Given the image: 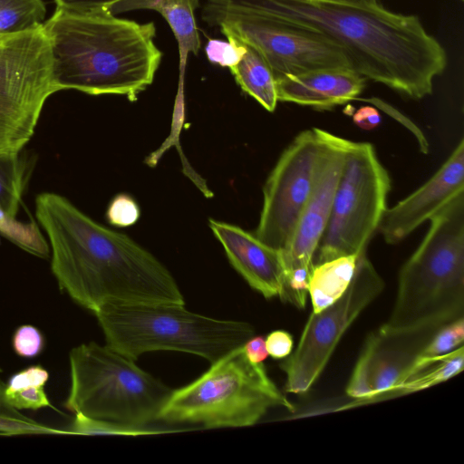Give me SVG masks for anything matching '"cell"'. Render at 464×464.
<instances>
[{
  "mask_svg": "<svg viewBox=\"0 0 464 464\" xmlns=\"http://www.w3.org/2000/svg\"><path fill=\"white\" fill-rule=\"evenodd\" d=\"M391 188L372 144L350 140L313 264L366 251L388 208Z\"/></svg>",
  "mask_w": 464,
  "mask_h": 464,
  "instance_id": "ba28073f",
  "label": "cell"
},
{
  "mask_svg": "<svg viewBox=\"0 0 464 464\" xmlns=\"http://www.w3.org/2000/svg\"><path fill=\"white\" fill-rule=\"evenodd\" d=\"M70 435H152L174 430H157L149 428H137L117 422L95 419L80 412L74 413V419L66 429Z\"/></svg>",
  "mask_w": 464,
  "mask_h": 464,
  "instance_id": "4316f807",
  "label": "cell"
},
{
  "mask_svg": "<svg viewBox=\"0 0 464 464\" xmlns=\"http://www.w3.org/2000/svg\"><path fill=\"white\" fill-rule=\"evenodd\" d=\"M353 122L361 129L371 130L381 123L379 111L372 106H362L353 116Z\"/></svg>",
  "mask_w": 464,
  "mask_h": 464,
  "instance_id": "e575fe53",
  "label": "cell"
},
{
  "mask_svg": "<svg viewBox=\"0 0 464 464\" xmlns=\"http://www.w3.org/2000/svg\"><path fill=\"white\" fill-rule=\"evenodd\" d=\"M365 79L352 67L322 68L276 77L277 99L328 110L357 98Z\"/></svg>",
  "mask_w": 464,
  "mask_h": 464,
  "instance_id": "e0dca14e",
  "label": "cell"
},
{
  "mask_svg": "<svg viewBox=\"0 0 464 464\" xmlns=\"http://www.w3.org/2000/svg\"><path fill=\"white\" fill-rule=\"evenodd\" d=\"M430 223L400 270L394 305L382 331L439 327L464 317V192Z\"/></svg>",
  "mask_w": 464,
  "mask_h": 464,
  "instance_id": "277c9868",
  "label": "cell"
},
{
  "mask_svg": "<svg viewBox=\"0 0 464 464\" xmlns=\"http://www.w3.org/2000/svg\"><path fill=\"white\" fill-rule=\"evenodd\" d=\"M209 227L230 264L253 289L267 299L281 295L285 269L280 251L237 226L210 219Z\"/></svg>",
  "mask_w": 464,
  "mask_h": 464,
  "instance_id": "2e32d148",
  "label": "cell"
},
{
  "mask_svg": "<svg viewBox=\"0 0 464 464\" xmlns=\"http://www.w3.org/2000/svg\"><path fill=\"white\" fill-rule=\"evenodd\" d=\"M254 11L317 31L341 46L365 80L420 100L433 90L447 53L420 18L390 11L377 0H206Z\"/></svg>",
  "mask_w": 464,
  "mask_h": 464,
  "instance_id": "6da1fadb",
  "label": "cell"
},
{
  "mask_svg": "<svg viewBox=\"0 0 464 464\" xmlns=\"http://www.w3.org/2000/svg\"><path fill=\"white\" fill-rule=\"evenodd\" d=\"M321 141L318 128L303 130L285 148L269 174L255 236L283 251L310 197Z\"/></svg>",
  "mask_w": 464,
  "mask_h": 464,
  "instance_id": "7c38bea8",
  "label": "cell"
},
{
  "mask_svg": "<svg viewBox=\"0 0 464 464\" xmlns=\"http://www.w3.org/2000/svg\"><path fill=\"white\" fill-rule=\"evenodd\" d=\"M70 435L66 429H57L37 422L22 414L5 398V383L0 379V435Z\"/></svg>",
  "mask_w": 464,
  "mask_h": 464,
  "instance_id": "484cf974",
  "label": "cell"
},
{
  "mask_svg": "<svg viewBox=\"0 0 464 464\" xmlns=\"http://www.w3.org/2000/svg\"><path fill=\"white\" fill-rule=\"evenodd\" d=\"M43 26L56 92L119 94L134 102L153 82L162 57L154 23L117 17L107 9L56 7Z\"/></svg>",
  "mask_w": 464,
  "mask_h": 464,
  "instance_id": "3957f363",
  "label": "cell"
},
{
  "mask_svg": "<svg viewBox=\"0 0 464 464\" xmlns=\"http://www.w3.org/2000/svg\"><path fill=\"white\" fill-rule=\"evenodd\" d=\"M227 41L209 39L205 46L208 60L221 67L236 66L246 53L243 42L231 35H227Z\"/></svg>",
  "mask_w": 464,
  "mask_h": 464,
  "instance_id": "f1b7e54d",
  "label": "cell"
},
{
  "mask_svg": "<svg viewBox=\"0 0 464 464\" xmlns=\"http://www.w3.org/2000/svg\"><path fill=\"white\" fill-rule=\"evenodd\" d=\"M318 130L321 149L314 186L291 240L280 251L285 272L296 267L312 268L316 248L330 217L350 142L324 130Z\"/></svg>",
  "mask_w": 464,
  "mask_h": 464,
  "instance_id": "5bb4252c",
  "label": "cell"
},
{
  "mask_svg": "<svg viewBox=\"0 0 464 464\" xmlns=\"http://www.w3.org/2000/svg\"><path fill=\"white\" fill-rule=\"evenodd\" d=\"M464 317L441 326L422 351L417 362L432 359L463 345Z\"/></svg>",
  "mask_w": 464,
  "mask_h": 464,
  "instance_id": "83f0119b",
  "label": "cell"
},
{
  "mask_svg": "<svg viewBox=\"0 0 464 464\" xmlns=\"http://www.w3.org/2000/svg\"><path fill=\"white\" fill-rule=\"evenodd\" d=\"M383 288L382 278L367 257L366 251L362 252L347 290L329 306L310 314L297 347L280 364L286 376L285 392L295 394L308 392L346 330Z\"/></svg>",
  "mask_w": 464,
  "mask_h": 464,
  "instance_id": "8fae6325",
  "label": "cell"
},
{
  "mask_svg": "<svg viewBox=\"0 0 464 464\" xmlns=\"http://www.w3.org/2000/svg\"><path fill=\"white\" fill-rule=\"evenodd\" d=\"M440 327L405 332L378 328L364 343L346 393L355 399H372L396 392Z\"/></svg>",
  "mask_w": 464,
  "mask_h": 464,
  "instance_id": "4fadbf2b",
  "label": "cell"
},
{
  "mask_svg": "<svg viewBox=\"0 0 464 464\" xmlns=\"http://www.w3.org/2000/svg\"><path fill=\"white\" fill-rule=\"evenodd\" d=\"M48 372L40 365H33L14 373L5 383V398L16 410L53 408L44 386ZM57 411V410H56Z\"/></svg>",
  "mask_w": 464,
  "mask_h": 464,
  "instance_id": "7402d4cb",
  "label": "cell"
},
{
  "mask_svg": "<svg viewBox=\"0 0 464 464\" xmlns=\"http://www.w3.org/2000/svg\"><path fill=\"white\" fill-rule=\"evenodd\" d=\"M45 13L44 0H0V35L42 25Z\"/></svg>",
  "mask_w": 464,
  "mask_h": 464,
  "instance_id": "cb8c5ba5",
  "label": "cell"
},
{
  "mask_svg": "<svg viewBox=\"0 0 464 464\" xmlns=\"http://www.w3.org/2000/svg\"><path fill=\"white\" fill-rule=\"evenodd\" d=\"M12 344L17 355L34 358L43 351L44 341L38 328L31 324H24L15 330Z\"/></svg>",
  "mask_w": 464,
  "mask_h": 464,
  "instance_id": "4dcf8cb0",
  "label": "cell"
},
{
  "mask_svg": "<svg viewBox=\"0 0 464 464\" xmlns=\"http://www.w3.org/2000/svg\"><path fill=\"white\" fill-rule=\"evenodd\" d=\"M461 192H464L463 139L423 185L391 208H387L377 231L387 244H397Z\"/></svg>",
  "mask_w": 464,
  "mask_h": 464,
  "instance_id": "9a60e30c",
  "label": "cell"
},
{
  "mask_svg": "<svg viewBox=\"0 0 464 464\" xmlns=\"http://www.w3.org/2000/svg\"><path fill=\"white\" fill-rule=\"evenodd\" d=\"M198 6V0H120L107 10L112 14L138 9L159 12L168 22L178 42L179 76L184 77L188 53L197 54L200 48L194 14Z\"/></svg>",
  "mask_w": 464,
  "mask_h": 464,
  "instance_id": "ac0fdd59",
  "label": "cell"
},
{
  "mask_svg": "<svg viewBox=\"0 0 464 464\" xmlns=\"http://www.w3.org/2000/svg\"><path fill=\"white\" fill-rule=\"evenodd\" d=\"M326 1H335V2H351V1H359V0H326Z\"/></svg>",
  "mask_w": 464,
  "mask_h": 464,
  "instance_id": "d590c367",
  "label": "cell"
},
{
  "mask_svg": "<svg viewBox=\"0 0 464 464\" xmlns=\"http://www.w3.org/2000/svg\"><path fill=\"white\" fill-rule=\"evenodd\" d=\"M275 407L295 410L265 365L249 362L241 346L189 384L173 390L160 420L207 428L246 427L256 424Z\"/></svg>",
  "mask_w": 464,
  "mask_h": 464,
  "instance_id": "52a82bcc",
  "label": "cell"
},
{
  "mask_svg": "<svg viewBox=\"0 0 464 464\" xmlns=\"http://www.w3.org/2000/svg\"><path fill=\"white\" fill-rule=\"evenodd\" d=\"M32 169L22 151L0 155V208L12 216L17 215Z\"/></svg>",
  "mask_w": 464,
  "mask_h": 464,
  "instance_id": "603a6c76",
  "label": "cell"
},
{
  "mask_svg": "<svg viewBox=\"0 0 464 464\" xmlns=\"http://www.w3.org/2000/svg\"><path fill=\"white\" fill-rule=\"evenodd\" d=\"M56 7L75 11L107 9L120 0H53Z\"/></svg>",
  "mask_w": 464,
  "mask_h": 464,
  "instance_id": "836d02e7",
  "label": "cell"
},
{
  "mask_svg": "<svg viewBox=\"0 0 464 464\" xmlns=\"http://www.w3.org/2000/svg\"><path fill=\"white\" fill-rule=\"evenodd\" d=\"M242 350L248 361L253 363H263L268 356L265 338L260 335H253L249 338L242 345Z\"/></svg>",
  "mask_w": 464,
  "mask_h": 464,
  "instance_id": "d6a6232c",
  "label": "cell"
},
{
  "mask_svg": "<svg viewBox=\"0 0 464 464\" xmlns=\"http://www.w3.org/2000/svg\"><path fill=\"white\" fill-rule=\"evenodd\" d=\"M93 314L106 344L135 361L149 352L176 351L212 364L255 335L248 323L208 317L181 304H108Z\"/></svg>",
  "mask_w": 464,
  "mask_h": 464,
  "instance_id": "5b68a950",
  "label": "cell"
},
{
  "mask_svg": "<svg viewBox=\"0 0 464 464\" xmlns=\"http://www.w3.org/2000/svg\"><path fill=\"white\" fill-rule=\"evenodd\" d=\"M266 348L274 359L286 358L292 353L294 340L292 335L285 330H275L265 338Z\"/></svg>",
  "mask_w": 464,
  "mask_h": 464,
  "instance_id": "1f68e13d",
  "label": "cell"
},
{
  "mask_svg": "<svg viewBox=\"0 0 464 464\" xmlns=\"http://www.w3.org/2000/svg\"><path fill=\"white\" fill-rule=\"evenodd\" d=\"M140 216V209L136 200L130 195L121 193L110 202L106 218L111 225L126 227L135 224Z\"/></svg>",
  "mask_w": 464,
  "mask_h": 464,
  "instance_id": "f546056e",
  "label": "cell"
},
{
  "mask_svg": "<svg viewBox=\"0 0 464 464\" xmlns=\"http://www.w3.org/2000/svg\"><path fill=\"white\" fill-rule=\"evenodd\" d=\"M70 411L120 424L148 428L160 420L172 389L110 346L94 342L69 354Z\"/></svg>",
  "mask_w": 464,
  "mask_h": 464,
  "instance_id": "8992f818",
  "label": "cell"
},
{
  "mask_svg": "<svg viewBox=\"0 0 464 464\" xmlns=\"http://www.w3.org/2000/svg\"><path fill=\"white\" fill-rule=\"evenodd\" d=\"M52 53L43 24L0 35V155L31 140L46 100L56 92Z\"/></svg>",
  "mask_w": 464,
  "mask_h": 464,
  "instance_id": "9c48e42d",
  "label": "cell"
},
{
  "mask_svg": "<svg viewBox=\"0 0 464 464\" xmlns=\"http://www.w3.org/2000/svg\"><path fill=\"white\" fill-rule=\"evenodd\" d=\"M245 45L244 56L236 66L230 68V72L245 92L272 112L278 102L276 76L260 53L247 44Z\"/></svg>",
  "mask_w": 464,
  "mask_h": 464,
  "instance_id": "ffe728a7",
  "label": "cell"
},
{
  "mask_svg": "<svg viewBox=\"0 0 464 464\" xmlns=\"http://www.w3.org/2000/svg\"><path fill=\"white\" fill-rule=\"evenodd\" d=\"M0 235L23 250L38 257L50 254L48 241L34 222L25 223L0 208Z\"/></svg>",
  "mask_w": 464,
  "mask_h": 464,
  "instance_id": "d4e9b609",
  "label": "cell"
},
{
  "mask_svg": "<svg viewBox=\"0 0 464 464\" xmlns=\"http://www.w3.org/2000/svg\"><path fill=\"white\" fill-rule=\"evenodd\" d=\"M464 367V347L426 361L417 362L399 385L398 393L424 390L458 375Z\"/></svg>",
  "mask_w": 464,
  "mask_h": 464,
  "instance_id": "44dd1931",
  "label": "cell"
},
{
  "mask_svg": "<svg viewBox=\"0 0 464 464\" xmlns=\"http://www.w3.org/2000/svg\"><path fill=\"white\" fill-rule=\"evenodd\" d=\"M360 254L345 255L313 265L308 283L312 312L322 311L344 294L355 274Z\"/></svg>",
  "mask_w": 464,
  "mask_h": 464,
  "instance_id": "d6986e66",
  "label": "cell"
},
{
  "mask_svg": "<svg viewBox=\"0 0 464 464\" xmlns=\"http://www.w3.org/2000/svg\"><path fill=\"white\" fill-rule=\"evenodd\" d=\"M34 207L52 273L80 306L94 313L108 304H185L171 273L131 237L96 222L58 193L38 194Z\"/></svg>",
  "mask_w": 464,
  "mask_h": 464,
  "instance_id": "7a4b0ae2",
  "label": "cell"
},
{
  "mask_svg": "<svg viewBox=\"0 0 464 464\" xmlns=\"http://www.w3.org/2000/svg\"><path fill=\"white\" fill-rule=\"evenodd\" d=\"M203 20L257 50L276 77L352 67L344 50L321 33L265 14L204 4ZM353 68V67H352Z\"/></svg>",
  "mask_w": 464,
  "mask_h": 464,
  "instance_id": "30bf717a",
  "label": "cell"
}]
</instances>
